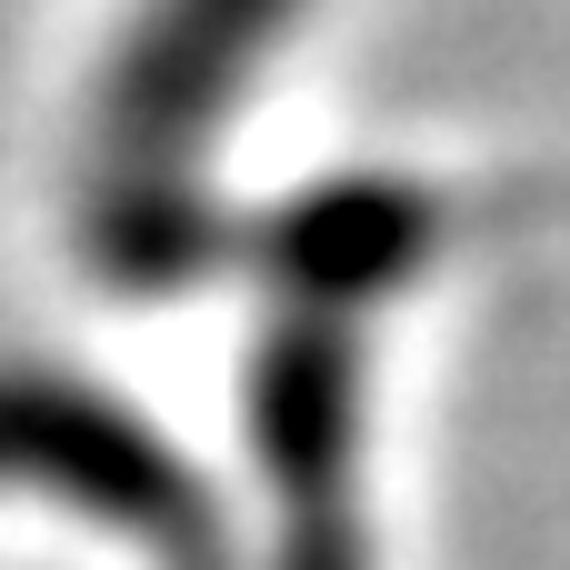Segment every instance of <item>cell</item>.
<instances>
[{"mask_svg": "<svg viewBox=\"0 0 570 570\" xmlns=\"http://www.w3.org/2000/svg\"><path fill=\"white\" fill-rule=\"evenodd\" d=\"M0 481L30 491H70L100 521H130L150 541H170L180 561L200 551V491L190 471L100 391H70L50 371H0Z\"/></svg>", "mask_w": 570, "mask_h": 570, "instance_id": "6da1fadb", "label": "cell"}, {"mask_svg": "<svg viewBox=\"0 0 570 570\" xmlns=\"http://www.w3.org/2000/svg\"><path fill=\"white\" fill-rule=\"evenodd\" d=\"M281 10L291 0H160L140 20V40L120 50V70H110L100 180H180V160L220 120L230 80L271 50Z\"/></svg>", "mask_w": 570, "mask_h": 570, "instance_id": "7a4b0ae2", "label": "cell"}, {"mask_svg": "<svg viewBox=\"0 0 570 570\" xmlns=\"http://www.w3.org/2000/svg\"><path fill=\"white\" fill-rule=\"evenodd\" d=\"M261 461L291 511V570H361L351 541V341L341 321H291L250 371Z\"/></svg>", "mask_w": 570, "mask_h": 570, "instance_id": "3957f363", "label": "cell"}, {"mask_svg": "<svg viewBox=\"0 0 570 570\" xmlns=\"http://www.w3.org/2000/svg\"><path fill=\"white\" fill-rule=\"evenodd\" d=\"M421 250H431V200L421 190H391V180L311 190L301 210L271 220V261H281L291 291L321 301V321L351 311V301H371V291H391V281H411Z\"/></svg>", "mask_w": 570, "mask_h": 570, "instance_id": "277c9868", "label": "cell"}, {"mask_svg": "<svg viewBox=\"0 0 570 570\" xmlns=\"http://www.w3.org/2000/svg\"><path fill=\"white\" fill-rule=\"evenodd\" d=\"M220 210L190 180H100L90 200V261L110 291H190L220 261Z\"/></svg>", "mask_w": 570, "mask_h": 570, "instance_id": "5b68a950", "label": "cell"}]
</instances>
